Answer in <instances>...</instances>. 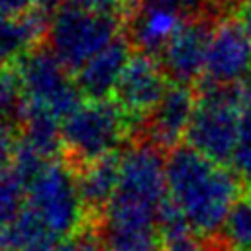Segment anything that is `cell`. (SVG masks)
Segmentation results:
<instances>
[{"label":"cell","mask_w":251,"mask_h":251,"mask_svg":"<svg viewBox=\"0 0 251 251\" xmlns=\"http://www.w3.org/2000/svg\"><path fill=\"white\" fill-rule=\"evenodd\" d=\"M27 208V184L14 171L0 175V229L10 226Z\"/></svg>","instance_id":"obj_20"},{"label":"cell","mask_w":251,"mask_h":251,"mask_svg":"<svg viewBox=\"0 0 251 251\" xmlns=\"http://www.w3.org/2000/svg\"><path fill=\"white\" fill-rule=\"evenodd\" d=\"M220 237L233 249L243 251L251 245V190L243 192L231 206Z\"/></svg>","instance_id":"obj_19"},{"label":"cell","mask_w":251,"mask_h":251,"mask_svg":"<svg viewBox=\"0 0 251 251\" xmlns=\"http://www.w3.org/2000/svg\"><path fill=\"white\" fill-rule=\"evenodd\" d=\"M133 137V122L116 100H84L63 120V159L78 171L124 151Z\"/></svg>","instance_id":"obj_2"},{"label":"cell","mask_w":251,"mask_h":251,"mask_svg":"<svg viewBox=\"0 0 251 251\" xmlns=\"http://www.w3.org/2000/svg\"><path fill=\"white\" fill-rule=\"evenodd\" d=\"M51 251H106L100 243V239L96 237L92 227L82 229L80 233L61 241L59 245H55Z\"/></svg>","instance_id":"obj_23"},{"label":"cell","mask_w":251,"mask_h":251,"mask_svg":"<svg viewBox=\"0 0 251 251\" xmlns=\"http://www.w3.org/2000/svg\"><path fill=\"white\" fill-rule=\"evenodd\" d=\"M237 18H239V22H241V24H243V27H245L247 37L251 39V4H245V6L239 10Z\"/></svg>","instance_id":"obj_27"},{"label":"cell","mask_w":251,"mask_h":251,"mask_svg":"<svg viewBox=\"0 0 251 251\" xmlns=\"http://www.w3.org/2000/svg\"><path fill=\"white\" fill-rule=\"evenodd\" d=\"M120 165H122V151L96 159L76 171L78 192H80L86 216L90 220V226L108 208V204L112 202L118 190Z\"/></svg>","instance_id":"obj_15"},{"label":"cell","mask_w":251,"mask_h":251,"mask_svg":"<svg viewBox=\"0 0 251 251\" xmlns=\"http://www.w3.org/2000/svg\"><path fill=\"white\" fill-rule=\"evenodd\" d=\"M51 16L33 8L20 16H0V65H16L31 49L45 43Z\"/></svg>","instance_id":"obj_14"},{"label":"cell","mask_w":251,"mask_h":251,"mask_svg":"<svg viewBox=\"0 0 251 251\" xmlns=\"http://www.w3.org/2000/svg\"><path fill=\"white\" fill-rule=\"evenodd\" d=\"M133 55V47L126 33L118 35L108 47L94 55L76 75V86L86 100H110L118 80Z\"/></svg>","instance_id":"obj_12"},{"label":"cell","mask_w":251,"mask_h":251,"mask_svg":"<svg viewBox=\"0 0 251 251\" xmlns=\"http://www.w3.org/2000/svg\"><path fill=\"white\" fill-rule=\"evenodd\" d=\"M245 4H251V0H245Z\"/></svg>","instance_id":"obj_31"},{"label":"cell","mask_w":251,"mask_h":251,"mask_svg":"<svg viewBox=\"0 0 251 251\" xmlns=\"http://www.w3.org/2000/svg\"><path fill=\"white\" fill-rule=\"evenodd\" d=\"M39 0H0V16H20L37 8Z\"/></svg>","instance_id":"obj_26"},{"label":"cell","mask_w":251,"mask_h":251,"mask_svg":"<svg viewBox=\"0 0 251 251\" xmlns=\"http://www.w3.org/2000/svg\"><path fill=\"white\" fill-rule=\"evenodd\" d=\"M251 67V39L237 16L222 20L212 33L200 82L235 86Z\"/></svg>","instance_id":"obj_10"},{"label":"cell","mask_w":251,"mask_h":251,"mask_svg":"<svg viewBox=\"0 0 251 251\" xmlns=\"http://www.w3.org/2000/svg\"><path fill=\"white\" fill-rule=\"evenodd\" d=\"M171 80L167 78L159 59L133 51L127 61L118 86L114 90V98L120 108L129 116L135 127V137L147 120V116L155 110L159 100L163 98ZM133 137V139H135Z\"/></svg>","instance_id":"obj_8"},{"label":"cell","mask_w":251,"mask_h":251,"mask_svg":"<svg viewBox=\"0 0 251 251\" xmlns=\"http://www.w3.org/2000/svg\"><path fill=\"white\" fill-rule=\"evenodd\" d=\"M20 133L22 143L35 149L45 159L55 161L63 157V120L53 112L27 104Z\"/></svg>","instance_id":"obj_16"},{"label":"cell","mask_w":251,"mask_h":251,"mask_svg":"<svg viewBox=\"0 0 251 251\" xmlns=\"http://www.w3.org/2000/svg\"><path fill=\"white\" fill-rule=\"evenodd\" d=\"M25 112L27 96L18 65H0V124L20 129Z\"/></svg>","instance_id":"obj_18"},{"label":"cell","mask_w":251,"mask_h":251,"mask_svg":"<svg viewBox=\"0 0 251 251\" xmlns=\"http://www.w3.org/2000/svg\"><path fill=\"white\" fill-rule=\"evenodd\" d=\"M65 2L92 10V12H100V14L122 16L124 20L129 14V0H65Z\"/></svg>","instance_id":"obj_24"},{"label":"cell","mask_w":251,"mask_h":251,"mask_svg":"<svg viewBox=\"0 0 251 251\" xmlns=\"http://www.w3.org/2000/svg\"><path fill=\"white\" fill-rule=\"evenodd\" d=\"M204 249H206V239L198 237L192 231L165 239V247H163V251H204Z\"/></svg>","instance_id":"obj_25"},{"label":"cell","mask_w":251,"mask_h":251,"mask_svg":"<svg viewBox=\"0 0 251 251\" xmlns=\"http://www.w3.org/2000/svg\"><path fill=\"white\" fill-rule=\"evenodd\" d=\"M182 18L163 10H149V8H133L126 16L124 33L129 39L131 47L137 53L151 55L159 59L171 37L182 25Z\"/></svg>","instance_id":"obj_13"},{"label":"cell","mask_w":251,"mask_h":251,"mask_svg":"<svg viewBox=\"0 0 251 251\" xmlns=\"http://www.w3.org/2000/svg\"><path fill=\"white\" fill-rule=\"evenodd\" d=\"M194 108H196V86L171 82L163 98L155 106V110L143 122L135 139L149 141L151 145L169 153L184 139Z\"/></svg>","instance_id":"obj_11"},{"label":"cell","mask_w":251,"mask_h":251,"mask_svg":"<svg viewBox=\"0 0 251 251\" xmlns=\"http://www.w3.org/2000/svg\"><path fill=\"white\" fill-rule=\"evenodd\" d=\"M27 208L61 241L90 227L78 192L76 169H73L63 157L49 161L27 184Z\"/></svg>","instance_id":"obj_5"},{"label":"cell","mask_w":251,"mask_h":251,"mask_svg":"<svg viewBox=\"0 0 251 251\" xmlns=\"http://www.w3.org/2000/svg\"><path fill=\"white\" fill-rule=\"evenodd\" d=\"M229 169L235 173L241 184L251 190V98H245V104L241 108L237 141Z\"/></svg>","instance_id":"obj_21"},{"label":"cell","mask_w":251,"mask_h":251,"mask_svg":"<svg viewBox=\"0 0 251 251\" xmlns=\"http://www.w3.org/2000/svg\"><path fill=\"white\" fill-rule=\"evenodd\" d=\"M243 251H251V245H249V247H247V249H243Z\"/></svg>","instance_id":"obj_30"},{"label":"cell","mask_w":251,"mask_h":251,"mask_svg":"<svg viewBox=\"0 0 251 251\" xmlns=\"http://www.w3.org/2000/svg\"><path fill=\"white\" fill-rule=\"evenodd\" d=\"M237 86H239V90L243 92V96H245V98H251V67L247 69V73L243 75V78L239 80V84H237Z\"/></svg>","instance_id":"obj_29"},{"label":"cell","mask_w":251,"mask_h":251,"mask_svg":"<svg viewBox=\"0 0 251 251\" xmlns=\"http://www.w3.org/2000/svg\"><path fill=\"white\" fill-rule=\"evenodd\" d=\"M157 208L114 196L90 226L106 251H163Z\"/></svg>","instance_id":"obj_7"},{"label":"cell","mask_w":251,"mask_h":251,"mask_svg":"<svg viewBox=\"0 0 251 251\" xmlns=\"http://www.w3.org/2000/svg\"><path fill=\"white\" fill-rule=\"evenodd\" d=\"M167 194L184 216L192 233L204 239L220 237L224 222L243 194L241 180L186 143L167 153Z\"/></svg>","instance_id":"obj_1"},{"label":"cell","mask_w":251,"mask_h":251,"mask_svg":"<svg viewBox=\"0 0 251 251\" xmlns=\"http://www.w3.org/2000/svg\"><path fill=\"white\" fill-rule=\"evenodd\" d=\"M124 22L122 16L100 14L65 2L49 20L45 45L76 75L94 55L124 33Z\"/></svg>","instance_id":"obj_4"},{"label":"cell","mask_w":251,"mask_h":251,"mask_svg":"<svg viewBox=\"0 0 251 251\" xmlns=\"http://www.w3.org/2000/svg\"><path fill=\"white\" fill-rule=\"evenodd\" d=\"M216 25L218 22L206 18H192L182 22V25L159 55V63L171 82L196 86L202 80L206 55Z\"/></svg>","instance_id":"obj_9"},{"label":"cell","mask_w":251,"mask_h":251,"mask_svg":"<svg viewBox=\"0 0 251 251\" xmlns=\"http://www.w3.org/2000/svg\"><path fill=\"white\" fill-rule=\"evenodd\" d=\"M245 96L239 86L196 84V108L184 143L222 167L231 165L241 108Z\"/></svg>","instance_id":"obj_3"},{"label":"cell","mask_w":251,"mask_h":251,"mask_svg":"<svg viewBox=\"0 0 251 251\" xmlns=\"http://www.w3.org/2000/svg\"><path fill=\"white\" fill-rule=\"evenodd\" d=\"M27 104L45 108L65 120L82 104L75 75L45 45H37L18 63Z\"/></svg>","instance_id":"obj_6"},{"label":"cell","mask_w":251,"mask_h":251,"mask_svg":"<svg viewBox=\"0 0 251 251\" xmlns=\"http://www.w3.org/2000/svg\"><path fill=\"white\" fill-rule=\"evenodd\" d=\"M204 251H233L222 237H212V239H206V249Z\"/></svg>","instance_id":"obj_28"},{"label":"cell","mask_w":251,"mask_h":251,"mask_svg":"<svg viewBox=\"0 0 251 251\" xmlns=\"http://www.w3.org/2000/svg\"><path fill=\"white\" fill-rule=\"evenodd\" d=\"M59 243L61 239L29 208L0 229V251H51Z\"/></svg>","instance_id":"obj_17"},{"label":"cell","mask_w":251,"mask_h":251,"mask_svg":"<svg viewBox=\"0 0 251 251\" xmlns=\"http://www.w3.org/2000/svg\"><path fill=\"white\" fill-rule=\"evenodd\" d=\"M20 143H22L20 129L14 126L0 124V175L12 169L18 149H20Z\"/></svg>","instance_id":"obj_22"}]
</instances>
